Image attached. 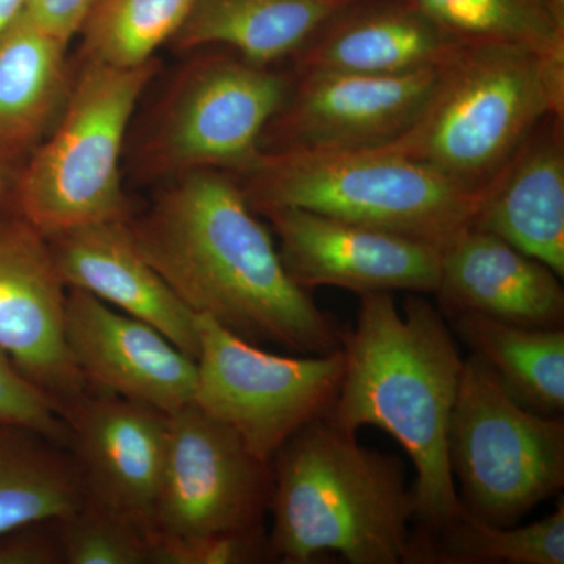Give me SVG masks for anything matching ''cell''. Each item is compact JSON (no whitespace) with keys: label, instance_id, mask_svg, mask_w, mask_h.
Instances as JSON below:
<instances>
[{"label":"cell","instance_id":"52a82bcc","mask_svg":"<svg viewBox=\"0 0 564 564\" xmlns=\"http://www.w3.org/2000/svg\"><path fill=\"white\" fill-rule=\"evenodd\" d=\"M448 463L464 510L519 524L564 486V422L527 410L477 355L464 359L448 429Z\"/></svg>","mask_w":564,"mask_h":564},{"label":"cell","instance_id":"83f0119b","mask_svg":"<svg viewBox=\"0 0 564 564\" xmlns=\"http://www.w3.org/2000/svg\"><path fill=\"white\" fill-rule=\"evenodd\" d=\"M0 429L22 430L54 444H68V425L54 400L20 372L0 350Z\"/></svg>","mask_w":564,"mask_h":564},{"label":"cell","instance_id":"4dcf8cb0","mask_svg":"<svg viewBox=\"0 0 564 564\" xmlns=\"http://www.w3.org/2000/svg\"><path fill=\"white\" fill-rule=\"evenodd\" d=\"M31 0H0V36L28 10Z\"/></svg>","mask_w":564,"mask_h":564},{"label":"cell","instance_id":"d4e9b609","mask_svg":"<svg viewBox=\"0 0 564 564\" xmlns=\"http://www.w3.org/2000/svg\"><path fill=\"white\" fill-rule=\"evenodd\" d=\"M463 47L518 46L564 55V18L552 0H417Z\"/></svg>","mask_w":564,"mask_h":564},{"label":"cell","instance_id":"1f68e13d","mask_svg":"<svg viewBox=\"0 0 564 564\" xmlns=\"http://www.w3.org/2000/svg\"><path fill=\"white\" fill-rule=\"evenodd\" d=\"M554 3L555 10L558 11V14H562L564 18V0H552Z\"/></svg>","mask_w":564,"mask_h":564},{"label":"cell","instance_id":"f1b7e54d","mask_svg":"<svg viewBox=\"0 0 564 564\" xmlns=\"http://www.w3.org/2000/svg\"><path fill=\"white\" fill-rule=\"evenodd\" d=\"M96 3L98 0H31L25 14L44 31L70 43Z\"/></svg>","mask_w":564,"mask_h":564},{"label":"cell","instance_id":"9a60e30c","mask_svg":"<svg viewBox=\"0 0 564 564\" xmlns=\"http://www.w3.org/2000/svg\"><path fill=\"white\" fill-rule=\"evenodd\" d=\"M65 421L88 502L148 534L165 467L170 415L88 389L66 411Z\"/></svg>","mask_w":564,"mask_h":564},{"label":"cell","instance_id":"ac0fdd59","mask_svg":"<svg viewBox=\"0 0 564 564\" xmlns=\"http://www.w3.org/2000/svg\"><path fill=\"white\" fill-rule=\"evenodd\" d=\"M462 50L417 0H355L291 62L293 73L404 74L444 68Z\"/></svg>","mask_w":564,"mask_h":564},{"label":"cell","instance_id":"484cf974","mask_svg":"<svg viewBox=\"0 0 564 564\" xmlns=\"http://www.w3.org/2000/svg\"><path fill=\"white\" fill-rule=\"evenodd\" d=\"M195 0H98L82 25L85 61L135 68L182 28Z\"/></svg>","mask_w":564,"mask_h":564},{"label":"cell","instance_id":"8fae6325","mask_svg":"<svg viewBox=\"0 0 564 564\" xmlns=\"http://www.w3.org/2000/svg\"><path fill=\"white\" fill-rule=\"evenodd\" d=\"M444 68L293 73L288 99L262 133L261 151L361 150L391 143L421 117Z\"/></svg>","mask_w":564,"mask_h":564},{"label":"cell","instance_id":"4316f807","mask_svg":"<svg viewBox=\"0 0 564 564\" xmlns=\"http://www.w3.org/2000/svg\"><path fill=\"white\" fill-rule=\"evenodd\" d=\"M63 563L147 564L151 544L139 525L93 502L57 522Z\"/></svg>","mask_w":564,"mask_h":564},{"label":"cell","instance_id":"e0dca14e","mask_svg":"<svg viewBox=\"0 0 564 564\" xmlns=\"http://www.w3.org/2000/svg\"><path fill=\"white\" fill-rule=\"evenodd\" d=\"M441 314H477L530 328H563L562 278L496 234L470 228L441 248Z\"/></svg>","mask_w":564,"mask_h":564},{"label":"cell","instance_id":"30bf717a","mask_svg":"<svg viewBox=\"0 0 564 564\" xmlns=\"http://www.w3.org/2000/svg\"><path fill=\"white\" fill-rule=\"evenodd\" d=\"M273 466L195 403L170 415L169 448L150 541L263 536Z\"/></svg>","mask_w":564,"mask_h":564},{"label":"cell","instance_id":"ffe728a7","mask_svg":"<svg viewBox=\"0 0 564 564\" xmlns=\"http://www.w3.org/2000/svg\"><path fill=\"white\" fill-rule=\"evenodd\" d=\"M355 0H195L174 50L226 47L254 65L292 61L334 14Z\"/></svg>","mask_w":564,"mask_h":564},{"label":"cell","instance_id":"603a6c76","mask_svg":"<svg viewBox=\"0 0 564 564\" xmlns=\"http://www.w3.org/2000/svg\"><path fill=\"white\" fill-rule=\"evenodd\" d=\"M85 502L73 458L36 434L0 429V538L62 521Z\"/></svg>","mask_w":564,"mask_h":564},{"label":"cell","instance_id":"7c38bea8","mask_svg":"<svg viewBox=\"0 0 564 564\" xmlns=\"http://www.w3.org/2000/svg\"><path fill=\"white\" fill-rule=\"evenodd\" d=\"M258 215L272 226L282 265L304 291L329 285L359 296L434 293L440 284L436 245L299 207H270Z\"/></svg>","mask_w":564,"mask_h":564},{"label":"cell","instance_id":"8992f818","mask_svg":"<svg viewBox=\"0 0 564 564\" xmlns=\"http://www.w3.org/2000/svg\"><path fill=\"white\" fill-rule=\"evenodd\" d=\"M158 68L155 58L135 68L85 61L61 117L18 185L21 217L43 236L131 218L122 191V148Z\"/></svg>","mask_w":564,"mask_h":564},{"label":"cell","instance_id":"3957f363","mask_svg":"<svg viewBox=\"0 0 564 564\" xmlns=\"http://www.w3.org/2000/svg\"><path fill=\"white\" fill-rule=\"evenodd\" d=\"M272 466L270 558L311 564L336 552L351 564L406 562L415 500L402 459L321 417L293 434Z\"/></svg>","mask_w":564,"mask_h":564},{"label":"cell","instance_id":"5bb4252c","mask_svg":"<svg viewBox=\"0 0 564 564\" xmlns=\"http://www.w3.org/2000/svg\"><path fill=\"white\" fill-rule=\"evenodd\" d=\"M65 340L88 389L166 415L195 403L198 364L150 323L68 289Z\"/></svg>","mask_w":564,"mask_h":564},{"label":"cell","instance_id":"7402d4cb","mask_svg":"<svg viewBox=\"0 0 564 564\" xmlns=\"http://www.w3.org/2000/svg\"><path fill=\"white\" fill-rule=\"evenodd\" d=\"M444 318L473 355L491 367L516 402L533 413L562 417L563 328H530L477 314Z\"/></svg>","mask_w":564,"mask_h":564},{"label":"cell","instance_id":"4fadbf2b","mask_svg":"<svg viewBox=\"0 0 564 564\" xmlns=\"http://www.w3.org/2000/svg\"><path fill=\"white\" fill-rule=\"evenodd\" d=\"M66 295L46 236L22 217L0 220V350L63 417L88 391L66 347Z\"/></svg>","mask_w":564,"mask_h":564},{"label":"cell","instance_id":"44dd1931","mask_svg":"<svg viewBox=\"0 0 564 564\" xmlns=\"http://www.w3.org/2000/svg\"><path fill=\"white\" fill-rule=\"evenodd\" d=\"M68 44L25 13L0 36V152L36 148L54 128L74 80Z\"/></svg>","mask_w":564,"mask_h":564},{"label":"cell","instance_id":"5b68a950","mask_svg":"<svg viewBox=\"0 0 564 564\" xmlns=\"http://www.w3.org/2000/svg\"><path fill=\"white\" fill-rule=\"evenodd\" d=\"M234 177L256 212L299 207L440 248L474 226L485 196L384 147L262 151Z\"/></svg>","mask_w":564,"mask_h":564},{"label":"cell","instance_id":"277c9868","mask_svg":"<svg viewBox=\"0 0 564 564\" xmlns=\"http://www.w3.org/2000/svg\"><path fill=\"white\" fill-rule=\"evenodd\" d=\"M564 115V55L518 46L463 47L421 117L383 144L466 191L484 193L522 141Z\"/></svg>","mask_w":564,"mask_h":564},{"label":"cell","instance_id":"9c48e42d","mask_svg":"<svg viewBox=\"0 0 564 564\" xmlns=\"http://www.w3.org/2000/svg\"><path fill=\"white\" fill-rule=\"evenodd\" d=\"M195 404L239 434L256 458L273 463L282 445L329 410L344 375L343 350L281 356L198 315Z\"/></svg>","mask_w":564,"mask_h":564},{"label":"cell","instance_id":"d6986e66","mask_svg":"<svg viewBox=\"0 0 564 564\" xmlns=\"http://www.w3.org/2000/svg\"><path fill=\"white\" fill-rule=\"evenodd\" d=\"M475 228L564 278V115L544 118L486 187Z\"/></svg>","mask_w":564,"mask_h":564},{"label":"cell","instance_id":"2e32d148","mask_svg":"<svg viewBox=\"0 0 564 564\" xmlns=\"http://www.w3.org/2000/svg\"><path fill=\"white\" fill-rule=\"evenodd\" d=\"M46 239L66 288L90 293L150 323L185 355L198 359V314L144 258L129 220L90 223L50 234Z\"/></svg>","mask_w":564,"mask_h":564},{"label":"cell","instance_id":"6da1fadb","mask_svg":"<svg viewBox=\"0 0 564 564\" xmlns=\"http://www.w3.org/2000/svg\"><path fill=\"white\" fill-rule=\"evenodd\" d=\"M129 226L144 258L193 313L250 344L304 356L339 350L343 329L285 272L272 232L232 174L173 177Z\"/></svg>","mask_w":564,"mask_h":564},{"label":"cell","instance_id":"7a4b0ae2","mask_svg":"<svg viewBox=\"0 0 564 564\" xmlns=\"http://www.w3.org/2000/svg\"><path fill=\"white\" fill-rule=\"evenodd\" d=\"M344 375L323 417L345 433L377 426L415 469L414 521L443 525L464 513L448 463V429L464 359L444 315L410 295L400 313L391 292L364 293L355 325L340 332Z\"/></svg>","mask_w":564,"mask_h":564},{"label":"cell","instance_id":"ba28073f","mask_svg":"<svg viewBox=\"0 0 564 564\" xmlns=\"http://www.w3.org/2000/svg\"><path fill=\"white\" fill-rule=\"evenodd\" d=\"M292 79L231 51L199 55L166 96L140 169L166 181L196 170L243 173L261 154L262 133L288 99Z\"/></svg>","mask_w":564,"mask_h":564},{"label":"cell","instance_id":"f546056e","mask_svg":"<svg viewBox=\"0 0 564 564\" xmlns=\"http://www.w3.org/2000/svg\"><path fill=\"white\" fill-rule=\"evenodd\" d=\"M33 527L0 538V564L63 563L58 533H33Z\"/></svg>","mask_w":564,"mask_h":564},{"label":"cell","instance_id":"cb8c5ba5","mask_svg":"<svg viewBox=\"0 0 564 564\" xmlns=\"http://www.w3.org/2000/svg\"><path fill=\"white\" fill-rule=\"evenodd\" d=\"M406 564H563L564 499L532 524L492 525L464 510L443 525L417 527Z\"/></svg>","mask_w":564,"mask_h":564}]
</instances>
